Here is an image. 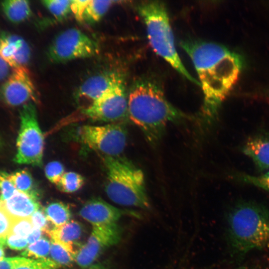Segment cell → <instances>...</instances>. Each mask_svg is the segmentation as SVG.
I'll list each match as a JSON object with an SVG mask.
<instances>
[{
	"instance_id": "cell-1",
	"label": "cell",
	"mask_w": 269,
	"mask_h": 269,
	"mask_svg": "<svg viewBox=\"0 0 269 269\" xmlns=\"http://www.w3.org/2000/svg\"><path fill=\"white\" fill-rule=\"evenodd\" d=\"M181 46L193 62L203 91L202 117L208 123L213 122L238 79L242 57L214 42L190 40L182 41Z\"/></svg>"
},
{
	"instance_id": "cell-2",
	"label": "cell",
	"mask_w": 269,
	"mask_h": 269,
	"mask_svg": "<svg viewBox=\"0 0 269 269\" xmlns=\"http://www.w3.org/2000/svg\"><path fill=\"white\" fill-rule=\"evenodd\" d=\"M128 114L153 146L161 140L168 124L189 119L168 101L158 83L148 77H142L132 85L128 94Z\"/></svg>"
},
{
	"instance_id": "cell-3",
	"label": "cell",
	"mask_w": 269,
	"mask_h": 269,
	"mask_svg": "<svg viewBox=\"0 0 269 269\" xmlns=\"http://www.w3.org/2000/svg\"><path fill=\"white\" fill-rule=\"evenodd\" d=\"M228 239L234 255L269 248V210L252 201H241L228 217Z\"/></svg>"
},
{
	"instance_id": "cell-4",
	"label": "cell",
	"mask_w": 269,
	"mask_h": 269,
	"mask_svg": "<svg viewBox=\"0 0 269 269\" xmlns=\"http://www.w3.org/2000/svg\"><path fill=\"white\" fill-rule=\"evenodd\" d=\"M103 162L107 174L105 191L108 197L121 205L149 210L150 203L142 170L120 156H106Z\"/></svg>"
},
{
	"instance_id": "cell-5",
	"label": "cell",
	"mask_w": 269,
	"mask_h": 269,
	"mask_svg": "<svg viewBox=\"0 0 269 269\" xmlns=\"http://www.w3.org/2000/svg\"><path fill=\"white\" fill-rule=\"evenodd\" d=\"M145 25L147 36L153 51L176 71L192 83L200 86L184 66L176 49L174 35L167 8L160 1H146L137 7Z\"/></svg>"
},
{
	"instance_id": "cell-6",
	"label": "cell",
	"mask_w": 269,
	"mask_h": 269,
	"mask_svg": "<svg viewBox=\"0 0 269 269\" xmlns=\"http://www.w3.org/2000/svg\"><path fill=\"white\" fill-rule=\"evenodd\" d=\"M20 125L16 140V153L14 161L19 164L41 167L44 151V138L37 121L35 105L29 102L20 111Z\"/></svg>"
},
{
	"instance_id": "cell-7",
	"label": "cell",
	"mask_w": 269,
	"mask_h": 269,
	"mask_svg": "<svg viewBox=\"0 0 269 269\" xmlns=\"http://www.w3.org/2000/svg\"><path fill=\"white\" fill-rule=\"evenodd\" d=\"M77 135L79 140L87 147L113 157L123 152L127 140V129L121 123L82 126L78 129Z\"/></svg>"
},
{
	"instance_id": "cell-8",
	"label": "cell",
	"mask_w": 269,
	"mask_h": 269,
	"mask_svg": "<svg viewBox=\"0 0 269 269\" xmlns=\"http://www.w3.org/2000/svg\"><path fill=\"white\" fill-rule=\"evenodd\" d=\"M99 52L97 43L81 30L69 28L59 33L47 51L48 59L53 63L90 57Z\"/></svg>"
},
{
	"instance_id": "cell-9",
	"label": "cell",
	"mask_w": 269,
	"mask_h": 269,
	"mask_svg": "<svg viewBox=\"0 0 269 269\" xmlns=\"http://www.w3.org/2000/svg\"><path fill=\"white\" fill-rule=\"evenodd\" d=\"M128 102L123 76L90 106L82 109L81 113L93 121L120 123L128 116Z\"/></svg>"
},
{
	"instance_id": "cell-10",
	"label": "cell",
	"mask_w": 269,
	"mask_h": 269,
	"mask_svg": "<svg viewBox=\"0 0 269 269\" xmlns=\"http://www.w3.org/2000/svg\"><path fill=\"white\" fill-rule=\"evenodd\" d=\"M122 230L117 224L110 226H93L87 242L78 250L75 258L77 265L86 269L93 265L107 248L118 244Z\"/></svg>"
},
{
	"instance_id": "cell-11",
	"label": "cell",
	"mask_w": 269,
	"mask_h": 269,
	"mask_svg": "<svg viewBox=\"0 0 269 269\" xmlns=\"http://www.w3.org/2000/svg\"><path fill=\"white\" fill-rule=\"evenodd\" d=\"M0 99L11 107L35 100V87L26 67L13 69L0 87Z\"/></svg>"
},
{
	"instance_id": "cell-12",
	"label": "cell",
	"mask_w": 269,
	"mask_h": 269,
	"mask_svg": "<svg viewBox=\"0 0 269 269\" xmlns=\"http://www.w3.org/2000/svg\"><path fill=\"white\" fill-rule=\"evenodd\" d=\"M124 75L117 71L105 72L87 79L75 94L76 102L82 109L90 106Z\"/></svg>"
},
{
	"instance_id": "cell-13",
	"label": "cell",
	"mask_w": 269,
	"mask_h": 269,
	"mask_svg": "<svg viewBox=\"0 0 269 269\" xmlns=\"http://www.w3.org/2000/svg\"><path fill=\"white\" fill-rule=\"evenodd\" d=\"M127 211L116 208L99 198L87 201L79 211L80 216L92 226L116 225Z\"/></svg>"
},
{
	"instance_id": "cell-14",
	"label": "cell",
	"mask_w": 269,
	"mask_h": 269,
	"mask_svg": "<svg viewBox=\"0 0 269 269\" xmlns=\"http://www.w3.org/2000/svg\"><path fill=\"white\" fill-rule=\"evenodd\" d=\"M31 56L30 47L21 36L5 31H0V57L9 67H26Z\"/></svg>"
},
{
	"instance_id": "cell-15",
	"label": "cell",
	"mask_w": 269,
	"mask_h": 269,
	"mask_svg": "<svg viewBox=\"0 0 269 269\" xmlns=\"http://www.w3.org/2000/svg\"><path fill=\"white\" fill-rule=\"evenodd\" d=\"M39 199L16 190L9 199L0 203L13 220L30 218L40 208Z\"/></svg>"
},
{
	"instance_id": "cell-16",
	"label": "cell",
	"mask_w": 269,
	"mask_h": 269,
	"mask_svg": "<svg viewBox=\"0 0 269 269\" xmlns=\"http://www.w3.org/2000/svg\"><path fill=\"white\" fill-rule=\"evenodd\" d=\"M242 151L252 159L259 170L269 169V134H258L250 136Z\"/></svg>"
},
{
	"instance_id": "cell-17",
	"label": "cell",
	"mask_w": 269,
	"mask_h": 269,
	"mask_svg": "<svg viewBox=\"0 0 269 269\" xmlns=\"http://www.w3.org/2000/svg\"><path fill=\"white\" fill-rule=\"evenodd\" d=\"M83 231L80 223L71 220L62 226L54 227L46 233L52 241L58 243L76 256L77 252L74 246L78 245V241L82 237Z\"/></svg>"
},
{
	"instance_id": "cell-18",
	"label": "cell",
	"mask_w": 269,
	"mask_h": 269,
	"mask_svg": "<svg viewBox=\"0 0 269 269\" xmlns=\"http://www.w3.org/2000/svg\"><path fill=\"white\" fill-rule=\"evenodd\" d=\"M2 10L11 22L19 23L29 18L31 13L29 2L25 0H4L1 3Z\"/></svg>"
},
{
	"instance_id": "cell-19",
	"label": "cell",
	"mask_w": 269,
	"mask_h": 269,
	"mask_svg": "<svg viewBox=\"0 0 269 269\" xmlns=\"http://www.w3.org/2000/svg\"><path fill=\"white\" fill-rule=\"evenodd\" d=\"M10 178L17 190L39 199V193L28 170H18L10 174Z\"/></svg>"
},
{
	"instance_id": "cell-20",
	"label": "cell",
	"mask_w": 269,
	"mask_h": 269,
	"mask_svg": "<svg viewBox=\"0 0 269 269\" xmlns=\"http://www.w3.org/2000/svg\"><path fill=\"white\" fill-rule=\"evenodd\" d=\"M44 212L48 221L54 227L62 226L68 222L71 217V213L68 206L60 202H53L48 204Z\"/></svg>"
},
{
	"instance_id": "cell-21",
	"label": "cell",
	"mask_w": 269,
	"mask_h": 269,
	"mask_svg": "<svg viewBox=\"0 0 269 269\" xmlns=\"http://www.w3.org/2000/svg\"><path fill=\"white\" fill-rule=\"evenodd\" d=\"M113 1L90 0L83 14V20L94 23L100 20L107 12Z\"/></svg>"
},
{
	"instance_id": "cell-22",
	"label": "cell",
	"mask_w": 269,
	"mask_h": 269,
	"mask_svg": "<svg viewBox=\"0 0 269 269\" xmlns=\"http://www.w3.org/2000/svg\"><path fill=\"white\" fill-rule=\"evenodd\" d=\"M51 242L46 238H41L36 242L29 244L21 253L25 258L39 260L47 258L50 254Z\"/></svg>"
},
{
	"instance_id": "cell-23",
	"label": "cell",
	"mask_w": 269,
	"mask_h": 269,
	"mask_svg": "<svg viewBox=\"0 0 269 269\" xmlns=\"http://www.w3.org/2000/svg\"><path fill=\"white\" fill-rule=\"evenodd\" d=\"M84 184V177L75 172H65L56 185L59 190L65 193H73L79 190Z\"/></svg>"
},
{
	"instance_id": "cell-24",
	"label": "cell",
	"mask_w": 269,
	"mask_h": 269,
	"mask_svg": "<svg viewBox=\"0 0 269 269\" xmlns=\"http://www.w3.org/2000/svg\"><path fill=\"white\" fill-rule=\"evenodd\" d=\"M50 259L59 267L67 266L75 260L76 255L61 245L51 242L50 250Z\"/></svg>"
},
{
	"instance_id": "cell-25",
	"label": "cell",
	"mask_w": 269,
	"mask_h": 269,
	"mask_svg": "<svg viewBox=\"0 0 269 269\" xmlns=\"http://www.w3.org/2000/svg\"><path fill=\"white\" fill-rule=\"evenodd\" d=\"M42 4L58 20L65 18L71 11V0H45Z\"/></svg>"
},
{
	"instance_id": "cell-26",
	"label": "cell",
	"mask_w": 269,
	"mask_h": 269,
	"mask_svg": "<svg viewBox=\"0 0 269 269\" xmlns=\"http://www.w3.org/2000/svg\"><path fill=\"white\" fill-rule=\"evenodd\" d=\"M235 176L236 179L242 182L253 185L269 192V170L257 176L243 173H237Z\"/></svg>"
},
{
	"instance_id": "cell-27",
	"label": "cell",
	"mask_w": 269,
	"mask_h": 269,
	"mask_svg": "<svg viewBox=\"0 0 269 269\" xmlns=\"http://www.w3.org/2000/svg\"><path fill=\"white\" fill-rule=\"evenodd\" d=\"M33 229L31 217L13 221L9 234L26 238Z\"/></svg>"
},
{
	"instance_id": "cell-28",
	"label": "cell",
	"mask_w": 269,
	"mask_h": 269,
	"mask_svg": "<svg viewBox=\"0 0 269 269\" xmlns=\"http://www.w3.org/2000/svg\"><path fill=\"white\" fill-rule=\"evenodd\" d=\"M16 190L11 180L10 174L5 171H0V201L7 200Z\"/></svg>"
},
{
	"instance_id": "cell-29",
	"label": "cell",
	"mask_w": 269,
	"mask_h": 269,
	"mask_svg": "<svg viewBox=\"0 0 269 269\" xmlns=\"http://www.w3.org/2000/svg\"><path fill=\"white\" fill-rule=\"evenodd\" d=\"M45 173L50 182L57 185L65 173L64 167L59 161H51L46 165Z\"/></svg>"
},
{
	"instance_id": "cell-30",
	"label": "cell",
	"mask_w": 269,
	"mask_h": 269,
	"mask_svg": "<svg viewBox=\"0 0 269 269\" xmlns=\"http://www.w3.org/2000/svg\"><path fill=\"white\" fill-rule=\"evenodd\" d=\"M60 267L50 258L34 260L30 259L25 264L15 269H57Z\"/></svg>"
},
{
	"instance_id": "cell-31",
	"label": "cell",
	"mask_w": 269,
	"mask_h": 269,
	"mask_svg": "<svg viewBox=\"0 0 269 269\" xmlns=\"http://www.w3.org/2000/svg\"><path fill=\"white\" fill-rule=\"evenodd\" d=\"M13 221L0 201V239L5 238L9 234Z\"/></svg>"
},
{
	"instance_id": "cell-32",
	"label": "cell",
	"mask_w": 269,
	"mask_h": 269,
	"mask_svg": "<svg viewBox=\"0 0 269 269\" xmlns=\"http://www.w3.org/2000/svg\"><path fill=\"white\" fill-rule=\"evenodd\" d=\"M29 244L26 238L20 237L12 234H9L5 239V246L15 250H22L26 249Z\"/></svg>"
},
{
	"instance_id": "cell-33",
	"label": "cell",
	"mask_w": 269,
	"mask_h": 269,
	"mask_svg": "<svg viewBox=\"0 0 269 269\" xmlns=\"http://www.w3.org/2000/svg\"><path fill=\"white\" fill-rule=\"evenodd\" d=\"M29 259L23 257L4 258L0 261V269H15L26 264Z\"/></svg>"
},
{
	"instance_id": "cell-34",
	"label": "cell",
	"mask_w": 269,
	"mask_h": 269,
	"mask_svg": "<svg viewBox=\"0 0 269 269\" xmlns=\"http://www.w3.org/2000/svg\"><path fill=\"white\" fill-rule=\"evenodd\" d=\"M33 228L40 229L43 232H47L49 229L48 227V220L42 210L38 209L31 217Z\"/></svg>"
},
{
	"instance_id": "cell-35",
	"label": "cell",
	"mask_w": 269,
	"mask_h": 269,
	"mask_svg": "<svg viewBox=\"0 0 269 269\" xmlns=\"http://www.w3.org/2000/svg\"><path fill=\"white\" fill-rule=\"evenodd\" d=\"M89 2V0H71V11L78 21H83V14Z\"/></svg>"
},
{
	"instance_id": "cell-36",
	"label": "cell",
	"mask_w": 269,
	"mask_h": 269,
	"mask_svg": "<svg viewBox=\"0 0 269 269\" xmlns=\"http://www.w3.org/2000/svg\"><path fill=\"white\" fill-rule=\"evenodd\" d=\"M43 232V231L40 229L33 228L32 231L26 238L29 245L36 242L41 238Z\"/></svg>"
},
{
	"instance_id": "cell-37",
	"label": "cell",
	"mask_w": 269,
	"mask_h": 269,
	"mask_svg": "<svg viewBox=\"0 0 269 269\" xmlns=\"http://www.w3.org/2000/svg\"><path fill=\"white\" fill-rule=\"evenodd\" d=\"M9 66L0 57V82L5 80L9 75Z\"/></svg>"
},
{
	"instance_id": "cell-38",
	"label": "cell",
	"mask_w": 269,
	"mask_h": 269,
	"mask_svg": "<svg viewBox=\"0 0 269 269\" xmlns=\"http://www.w3.org/2000/svg\"><path fill=\"white\" fill-rule=\"evenodd\" d=\"M86 269H107L104 266L98 264H93L90 267Z\"/></svg>"
},
{
	"instance_id": "cell-39",
	"label": "cell",
	"mask_w": 269,
	"mask_h": 269,
	"mask_svg": "<svg viewBox=\"0 0 269 269\" xmlns=\"http://www.w3.org/2000/svg\"><path fill=\"white\" fill-rule=\"evenodd\" d=\"M236 269H263L257 266H247L238 268Z\"/></svg>"
},
{
	"instance_id": "cell-40",
	"label": "cell",
	"mask_w": 269,
	"mask_h": 269,
	"mask_svg": "<svg viewBox=\"0 0 269 269\" xmlns=\"http://www.w3.org/2000/svg\"><path fill=\"white\" fill-rule=\"evenodd\" d=\"M4 246L0 243V261L4 258Z\"/></svg>"
},
{
	"instance_id": "cell-41",
	"label": "cell",
	"mask_w": 269,
	"mask_h": 269,
	"mask_svg": "<svg viewBox=\"0 0 269 269\" xmlns=\"http://www.w3.org/2000/svg\"><path fill=\"white\" fill-rule=\"evenodd\" d=\"M1 146H2V141H1V139L0 138V149L1 147Z\"/></svg>"
}]
</instances>
